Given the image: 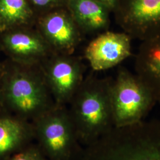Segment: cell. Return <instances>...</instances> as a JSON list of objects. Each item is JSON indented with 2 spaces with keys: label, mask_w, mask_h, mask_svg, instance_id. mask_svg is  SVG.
Listing matches in <instances>:
<instances>
[{
  "label": "cell",
  "mask_w": 160,
  "mask_h": 160,
  "mask_svg": "<svg viewBox=\"0 0 160 160\" xmlns=\"http://www.w3.org/2000/svg\"><path fill=\"white\" fill-rule=\"evenodd\" d=\"M0 102L8 112L30 122L56 105L40 65L11 60L0 74Z\"/></svg>",
  "instance_id": "cell-1"
},
{
  "label": "cell",
  "mask_w": 160,
  "mask_h": 160,
  "mask_svg": "<svg viewBox=\"0 0 160 160\" xmlns=\"http://www.w3.org/2000/svg\"><path fill=\"white\" fill-rule=\"evenodd\" d=\"M72 160H160V120L114 127L81 145Z\"/></svg>",
  "instance_id": "cell-2"
},
{
  "label": "cell",
  "mask_w": 160,
  "mask_h": 160,
  "mask_svg": "<svg viewBox=\"0 0 160 160\" xmlns=\"http://www.w3.org/2000/svg\"><path fill=\"white\" fill-rule=\"evenodd\" d=\"M112 81L92 75L87 77L67 106L81 145L92 143L115 127Z\"/></svg>",
  "instance_id": "cell-3"
},
{
  "label": "cell",
  "mask_w": 160,
  "mask_h": 160,
  "mask_svg": "<svg viewBox=\"0 0 160 160\" xmlns=\"http://www.w3.org/2000/svg\"><path fill=\"white\" fill-rule=\"evenodd\" d=\"M31 123L34 142L48 160H72L81 145L67 106L56 104Z\"/></svg>",
  "instance_id": "cell-4"
},
{
  "label": "cell",
  "mask_w": 160,
  "mask_h": 160,
  "mask_svg": "<svg viewBox=\"0 0 160 160\" xmlns=\"http://www.w3.org/2000/svg\"><path fill=\"white\" fill-rule=\"evenodd\" d=\"M111 99L115 127L132 126L142 122L157 103L140 77L123 68L113 79Z\"/></svg>",
  "instance_id": "cell-5"
},
{
  "label": "cell",
  "mask_w": 160,
  "mask_h": 160,
  "mask_svg": "<svg viewBox=\"0 0 160 160\" xmlns=\"http://www.w3.org/2000/svg\"><path fill=\"white\" fill-rule=\"evenodd\" d=\"M57 105L67 106L84 80V66L72 55L53 53L40 64Z\"/></svg>",
  "instance_id": "cell-6"
},
{
  "label": "cell",
  "mask_w": 160,
  "mask_h": 160,
  "mask_svg": "<svg viewBox=\"0 0 160 160\" xmlns=\"http://www.w3.org/2000/svg\"><path fill=\"white\" fill-rule=\"evenodd\" d=\"M114 12L132 39L142 42L160 34V0H119Z\"/></svg>",
  "instance_id": "cell-7"
},
{
  "label": "cell",
  "mask_w": 160,
  "mask_h": 160,
  "mask_svg": "<svg viewBox=\"0 0 160 160\" xmlns=\"http://www.w3.org/2000/svg\"><path fill=\"white\" fill-rule=\"evenodd\" d=\"M34 26L55 53L72 55L82 40L83 34L66 6L38 16Z\"/></svg>",
  "instance_id": "cell-8"
},
{
  "label": "cell",
  "mask_w": 160,
  "mask_h": 160,
  "mask_svg": "<svg viewBox=\"0 0 160 160\" xmlns=\"http://www.w3.org/2000/svg\"><path fill=\"white\" fill-rule=\"evenodd\" d=\"M0 49L12 61L25 65H40L54 53L35 26L0 32Z\"/></svg>",
  "instance_id": "cell-9"
},
{
  "label": "cell",
  "mask_w": 160,
  "mask_h": 160,
  "mask_svg": "<svg viewBox=\"0 0 160 160\" xmlns=\"http://www.w3.org/2000/svg\"><path fill=\"white\" fill-rule=\"evenodd\" d=\"M132 39L124 32H104L88 43L84 56L94 71L112 68L131 56Z\"/></svg>",
  "instance_id": "cell-10"
},
{
  "label": "cell",
  "mask_w": 160,
  "mask_h": 160,
  "mask_svg": "<svg viewBox=\"0 0 160 160\" xmlns=\"http://www.w3.org/2000/svg\"><path fill=\"white\" fill-rule=\"evenodd\" d=\"M34 142L32 123L0 106V160L8 159Z\"/></svg>",
  "instance_id": "cell-11"
},
{
  "label": "cell",
  "mask_w": 160,
  "mask_h": 160,
  "mask_svg": "<svg viewBox=\"0 0 160 160\" xmlns=\"http://www.w3.org/2000/svg\"><path fill=\"white\" fill-rule=\"evenodd\" d=\"M66 7L82 34H100L109 29L111 12L96 0H67Z\"/></svg>",
  "instance_id": "cell-12"
},
{
  "label": "cell",
  "mask_w": 160,
  "mask_h": 160,
  "mask_svg": "<svg viewBox=\"0 0 160 160\" xmlns=\"http://www.w3.org/2000/svg\"><path fill=\"white\" fill-rule=\"evenodd\" d=\"M135 74L160 103V34L142 41L135 61Z\"/></svg>",
  "instance_id": "cell-13"
},
{
  "label": "cell",
  "mask_w": 160,
  "mask_h": 160,
  "mask_svg": "<svg viewBox=\"0 0 160 160\" xmlns=\"http://www.w3.org/2000/svg\"><path fill=\"white\" fill-rule=\"evenodd\" d=\"M37 16L28 0H0V32L34 26Z\"/></svg>",
  "instance_id": "cell-14"
},
{
  "label": "cell",
  "mask_w": 160,
  "mask_h": 160,
  "mask_svg": "<svg viewBox=\"0 0 160 160\" xmlns=\"http://www.w3.org/2000/svg\"><path fill=\"white\" fill-rule=\"evenodd\" d=\"M6 160H48L35 142L12 155Z\"/></svg>",
  "instance_id": "cell-15"
},
{
  "label": "cell",
  "mask_w": 160,
  "mask_h": 160,
  "mask_svg": "<svg viewBox=\"0 0 160 160\" xmlns=\"http://www.w3.org/2000/svg\"><path fill=\"white\" fill-rule=\"evenodd\" d=\"M37 17L58 8L65 7L67 0H28Z\"/></svg>",
  "instance_id": "cell-16"
},
{
  "label": "cell",
  "mask_w": 160,
  "mask_h": 160,
  "mask_svg": "<svg viewBox=\"0 0 160 160\" xmlns=\"http://www.w3.org/2000/svg\"><path fill=\"white\" fill-rule=\"evenodd\" d=\"M106 7L111 12H114L118 5L119 0H96Z\"/></svg>",
  "instance_id": "cell-17"
},
{
  "label": "cell",
  "mask_w": 160,
  "mask_h": 160,
  "mask_svg": "<svg viewBox=\"0 0 160 160\" xmlns=\"http://www.w3.org/2000/svg\"><path fill=\"white\" fill-rule=\"evenodd\" d=\"M0 106H1V102H0Z\"/></svg>",
  "instance_id": "cell-18"
}]
</instances>
